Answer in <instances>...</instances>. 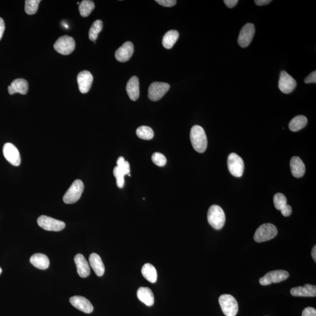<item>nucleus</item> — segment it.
<instances>
[{"instance_id":"nucleus-28","label":"nucleus","mask_w":316,"mask_h":316,"mask_svg":"<svg viewBox=\"0 0 316 316\" xmlns=\"http://www.w3.org/2000/svg\"><path fill=\"white\" fill-rule=\"evenodd\" d=\"M95 7V4L93 1L84 0L79 4V11L81 16L87 17L91 14Z\"/></svg>"},{"instance_id":"nucleus-24","label":"nucleus","mask_w":316,"mask_h":316,"mask_svg":"<svg viewBox=\"0 0 316 316\" xmlns=\"http://www.w3.org/2000/svg\"><path fill=\"white\" fill-rule=\"evenodd\" d=\"M30 262L35 268L41 270H46L50 264L48 257L42 253L34 254L31 257Z\"/></svg>"},{"instance_id":"nucleus-44","label":"nucleus","mask_w":316,"mask_h":316,"mask_svg":"<svg viewBox=\"0 0 316 316\" xmlns=\"http://www.w3.org/2000/svg\"><path fill=\"white\" fill-rule=\"evenodd\" d=\"M2 273V269L0 268V274H1Z\"/></svg>"},{"instance_id":"nucleus-18","label":"nucleus","mask_w":316,"mask_h":316,"mask_svg":"<svg viewBox=\"0 0 316 316\" xmlns=\"http://www.w3.org/2000/svg\"><path fill=\"white\" fill-rule=\"evenodd\" d=\"M29 84L27 81L23 79H17L11 83V85L8 86L9 94L11 95L19 93L25 95L28 93Z\"/></svg>"},{"instance_id":"nucleus-9","label":"nucleus","mask_w":316,"mask_h":316,"mask_svg":"<svg viewBox=\"0 0 316 316\" xmlns=\"http://www.w3.org/2000/svg\"><path fill=\"white\" fill-rule=\"evenodd\" d=\"M289 276V274L284 270H276L271 271L259 279L260 284L267 286L272 283H279L284 281Z\"/></svg>"},{"instance_id":"nucleus-23","label":"nucleus","mask_w":316,"mask_h":316,"mask_svg":"<svg viewBox=\"0 0 316 316\" xmlns=\"http://www.w3.org/2000/svg\"><path fill=\"white\" fill-rule=\"evenodd\" d=\"M137 297L141 302L147 306H152L154 304V295L148 288H139L137 291Z\"/></svg>"},{"instance_id":"nucleus-13","label":"nucleus","mask_w":316,"mask_h":316,"mask_svg":"<svg viewBox=\"0 0 316 316\" xmlns=\"http://www.w3.org/2000/svg\"><path fill=\"white\" fill-rule=\"evenodd\" d=\"M296 81L291 75L285 71H282L280 73L278 86L282 93H292L296 88Z\"/></svg>"},{"instance_id":"nucleus-37","label":"nucleus","mask_w":316,"mask_h":316,"mask_svg":"<svg viewBox=\"0 0 316 316\" xmlns=\"http://www.w3.org/2000/svg\"><path fill=\"white\" fill-rule=\"evenodd\" d=\"M305 83L306 84H316V72L314 71L308 76H307L305 79Z\"/></svg>"},{"instance_id":"nucleus-38","label":"nucleus","mask_w":316,"mask_h":316,"mask_svg":"<svg viewBox=\"0 0 316 316\" xmlns=\"http://www.w3.org/2000/svg\"><path fill=\"white\" fill-rule=\"evenodd\" d=\"M302 316H316V310L311 307H309L304 310Z\"/></svg>"},{"instance_id":"nucleus-34","label":"nucleus","mask_w":316,"mask_h":316,"mask_svg":"<svg viewBox=\"0 0 316 316\" xmlns=\"http://www.w3.org/2000/svg\"><path fill=\"white\" fill-rule=\"evenodd\" d=\"M152 160L153 163L158 167H164L167 164V158L161 153L155 152L152 156Z\"/></svg>"},{"instance_id":"nucleus-14","label":"nucleus","mask_w":316,"mask_h":316,"mask_svg":"<svg viewBox=\"0 0 316 316\" xmlns=\"http://www.w3.org/2000/svg\"><path fill=\"white\" fill-rule=\"evenodd\" d=\"M77 81H78L80 91L82 93H87L92 85L93 76L88 71H82L79 73Z\"/></svg>"},{"instance_id":"nucleus-21","label":"nucleus","mask_w":316,"mask_h":316,"mask_svg":"<svg viewBox=\"0 0 316 316\" xmlns=\"http://www.w3.org/2000/svg\"><path fill=\"white\" fill-rule=\"evenodd\" d=\"M290 167L292 175L295 178H299L305 173V165L302 159L298 156H294L290 162Z\"/></svg>"},{"instance_id":"nucleus-10","label":"nucleus","mask_w":316,"mask_h":316,"mask_svg":"<svg viewBox=\"0 0 316 316\" xmlns=\"http://www.w3.org/2000/svg\"><path fill=\"white\" fill-rule=\"evenodd\" d=\"M169 88L170 85L167 83L153 82L149 87V99L151 101H158L168 92Z\"/></svg>"},{"instance_id":"nucleus-16","label":"nucleus","mask_w":316,"mask_h":316,"mask_svg":"<svg viewBox=\"0 0 316 316\" xmlns=\"http://www.w3.org/2000/svg\"><path fill=\"white\" fill-rule=\"evenodd\" d=\"M134 45L131 42H126L120 47L115 54L116 60L120 63H126L131 58L134 53Z\"/></svg>"},{"instance_id":"nucleus-27","label":"nucleus","mask_w":316,"mask_h":316,"mask_svg":"<svg viewBox=\"0 0 316 316\" xmlns=\"http://www.w3.org/2000/svg\"><path fill=\"white\" fill-rule=\"evenodd\" d=\"M307 124H308V119L305 116H297L291 121L289 127L291 131L297 132L305 128Z\"/></svg>"},{"instance_id":"nucleus-7","label":"nucleus","mask_w":316,"mask_h":316,"mask_svg":"<svg viewBox=\"0 0 316 316\" xmlns=\"http://www.w3.org/2000/svg\"><path fill=\"white\" fill-rule=\"evenodd\" d=\"M37 223L41 228L47 231L60 232L65 227V223L63 221L46 215H41L38 218Z\"/></svg>"},{"instance_id":"nucleus-5","label":"nucleus","mask_w":316,"mask_h":316,"mask_svg":"<svg viewBox=\"0 0 316 316\" xmlns=\"http://www.w3.org/2000/svg\"><path fill=\"white\" fill-rule=\"evenodd\" d=\"M84 190V183L81 180H76L64 194L63 197L64 202L66 204H73L78 202L81 197Z\"/></svg>"},{"instance_id":"nucleus-39","label":"nucleus","mask_w":316,"mask_h":316,"mask_svg":"<svg viewBox=\"0 0 316 316\" xmlns=\"http://www.w3.org/2000/svg\"><path fill=\"white\" fill-rule=\"evenodd\" d=\"M280 211H281L283 216L289 217L292 214V209L290 205H286V206H285Z\"/></svg>"},{"instance_id":"nucleus-32","label":"nucleus","mask_w":316,"mask_h":316,"mask_svg":"<svg viewBox=\"0 0 316 316\" xmlns=\"http://www.w3.org/2000/svg\"><path fill=\"white\" fill-rule=\"evenodd\" d=\"M274 206L278 211L281 210L287 205V199L284 194L277 193L274 197Z\"/></svg>"},{"instance_id":"nucleus-43","label":"nucleus","mask_w":316,"mask_h":316,"mask_svg":"<svg viewBox=\"0 0 316 316\" xmlns=\"http://www.w3.org/2000/svg\"><path fill=\"white\" fill-rule=\"evenodd\" d=\"M312 256L313 259H314L315 262H316V246H315L314 248H313L312 252Z\"/></svg>"},{"instance_id":"nucleus-17","label":"nucleus","mask_w":316,"mask_h":316,"mask_svg":"<svg viewBox=\"0 0 316 316\" xmlns=\"http://www.w3.org/2000/svg\"><path fill=\"white\" fill-rule=\"evenodd\" d=\"M79 275L82 277H87L90 274V269L87 260L82 254L79 253L74 258Z\"/></svg>"},{"instance_id":"nucleus-8","label":"nucleus","mask_w":316,"mask_h":316,"mask_svg":"<svg viewBox=\"0 0 316 316\" xmlns=\"http://www.w3.org/2000/svg\"><path fill=\"white\" fill-rule=\"evenodd\" d=\"M230 172L232 175L240 178L243 175L244 170V164L243 159L235 153L230 154L227 161Z\"/></svg>"},{"instance_id":"nucleus-3","label":"nucleus","mask_w":316,"mask_h":316,"mask_svg":"<svg viewBox=\"0 0 316 316\" xmlns=\"http://www.w3.org/2000/svg\"><path fill=\"white\" fill-rule=\"evenodd\" d=\"M277 234V230L273 224L266 223L262 224L256 230L254 234V240L257 243H263L272 240Z\"/></svg>"},{"instance_id":"nucleus-12","label":"nucleus","mask_w":316,"mask_h":316,"mask_svg":"<svg viewBox=\"0 0 316 316\" xmlns=\"http://www.w3.org/2000/svg\"><path fill=\"white\" fill-rule=\"evenodd\" d=\"M3 154L9 163L15 167H19L21 164V156L19 150L11 143H6L3 147Z\"/></svg>"},{"instance_id":"nucleus-22","label":"nucleus","mask_w":316,"mask_h":316,"mask_svg":"<svg viewBox=\"0 0 316 316\" xmlns=\"http://www.w3.org/2000/svg\"><path fill=\"white\" fill-rule=\"evenodd\" d=\"M89 263L97 276H102L105 274V267L101 257L96 253H91L89 257Z\"/></svg>"},{"instance_id":"nucleus-35","label":"nucleus","mask_w":316,"mask_h":316,"mask_svg":"<svg viewBox=\"0 0 316 316\" xmlns=\"http://www.w3.org/2000/svg\"><path fill=\"white\" fill-rule=\"evenodd\" d=\"M117 167H119L121 169H122L124 172H125L126 175H128L131 176L130 175V165L128 163V162H127L125 160V158L123 156H120V157L118 159L117 162Z\"/></svg>"},{"instance_id":"nucleus-11","label":"nucleus","mask_w":316,"mask_h":316,"mask_svg":"<svg viewBox=\"0 0 316 316\" xmlns=\"http://www.w3.org/2000/svg\"><path fill=\"white\" fill-rule=\"evenodd\" d=\"M255 28L253 23H248L245 25L239 34L238 43L241 48L249 46L255 35Z\"/></svg>"},{"instance_id":"nucleus-41","label":"nucleus","mask_w":316,"mask_h":316,"mask_svg":"<svg viewBox=\"0 0 316 316\" xmlns=\"http://www.w3.org/2000/svg\"><path fill=\"white\" fill-rule=\"evenodd\" d=\"M5 30V23L2 18L0 17V40H1Z\"/></svg>"},{"instance_id":"nucleus-19","label":"nucleus","mask_w":316,"mask_h":316,"mask_svg":"<svg viewBox=\"0 0 316 316\" xmlns=\"http://www.w3.org/2000/svg\"><path fill=\"white\" fill-rule=\"evenodd\" d=\"M126 92L129 99L136 101L140 96V82L137 76H132L126 84Z\"/></svg>"},{"instance_id":"nucleus-30","label":"nucleus","mask_w":316,"mask_h":316,"mask_svg":"<svg viewBox=\"0 0 316 316\" xmlns=\"http://www.w3.org/2000/svg\"><path fill=\"white\" fill-rule=\"evenodd\" d=\"M137 135L142 140H150L154 136L153 129L149 126H141L137 129Z\"/></svg>"},{"instance_id":"nucleus-40","label":"nucleus","mask_w":316,"mask_h":316,"mask_svg":"<svg viewBox=\"0 0 316 316\" xmlns=\"http://www.w3.org/2000/svg\"><path fill=\"white\" fill-rule=\"evenodd\" d=\"M238 2V0H225V1H224L227 7L230 8L234 7L237 5Z\"/></svg>"},{"instance_id":"nucleus-1","label":"nucleus","mask_w":316,"mask_h":316,"mask_svg":"<svg viewBox=\"0 0 316 316\" xmlns=\"http://www.w3.org/2000/svg\"><path fill=\"white\" fill-rule=\"evenodd\" d=\"M190 137L194 150L199 153L205 152L208 147V139L202 127L199 126L192 127Z\"/></svg>"},{"instance_id":"nucleus-15","label":"nucleus","mask_w":316,"mask_h":316,"mask_svg":"<svg viewBox=\"0 0 316 316\" xmlns=\"http://www.w3.org/2000/svg\"><path fill=\"white\" fill-rule=\"evenodd\" d=\"M69 302L71 305L75 307V308L85 313V314H89L93 311L94 308L92 304L84 297L73 296L70 298Z\"/></svg>"},{"instance_id":"nucleus-4","label":"nucleus","mask_w":316,"mask_h":316,"mask_svg":"<svg viewBox=\"0 0 316 316\" xmlns=\"http://www.w3.org/2000/svg\"><path fill=\"white\" fill-rule=\"evenodd\" d=\"M219 303L223 314L226 316H235L238 314L237 301L232 295L224 294L219 297Z\"/></svg>"},{"instance_id":"nucleus-33","label":"nucleus","mask_w":316,"mask_h":316,"mask_svg":"<svg viewBox=\"0 0 316 316\" xmlns=\"http://www.w3.org/2000/svg\"><path fill=\"white\" fill-rule=\"evenodd\" d=\"M113 174L116 178L117 185L119 188H123L125 185V176L126 173L119 167L114 168Z\"/></svg>"},{"instance_id":"nucleus-29","label":"nucleus","mask_w":316,"mask_h":316,"mask_svg":"<svg viewBox=\"0 0 316 316\" xmlns=\"http://www.w3.org/2000/svg\"><path fill=\"white\" fill-rule=\"evenodd\" d=\"M103 29V22L101 20H96L93 23L88 32V37L91 41L96 42L97 37Z\"/></svg>"},{"instance_id":"nucleus-26","label":"nucleus","mask_w":316,"mask_h":316,"mask_svg":"<svg viewBox=\"0 0 316 316\" xmlns=\"http://www.w3.org/2000/svg\"><path fill=\"white\" fill-rule=\"evenodd\" d=\"M179 32L176 30H170L165 34L162 40V44L164 48L170 49L175 45L178 40Z\"/></svg>"},{"instance_id":"nucleus-42","label":"nucleus","mask_w":316,"mask_h":316,"mask_svg":"<svg viewBox=\"0 0 316 316\" xmlns=\"http://www.w3.org/2000/svg\"><path fill=\"white\" fill-rule=\"evenodd\" d=\"M271 0H255V2L257 5L263 6L270 4Z\"/></svg>"},{"instance_id":"nucleus-36","label":"nucleus","mask_w":316,"mask_h":316,"mask_svg":"<svg viewBox=\"0 0 316 316\" xmlns=\"http://www.w3.org/2000/svg\"><path fill=\"white\" fill-rule=\"evenodd\" d=\"M155 1L159 4L166 7H173L177 2L176 0H156Z\"/></svg>"},{"instance_id":"nucleus-25","label":"nucleus","mask_w":316,"mask_h":316,"mask_svg":"<svg viewBox=\"0 0 316 316\" xmlns=\"http://www.w3.org/2000/svg\"><path fill=\"white\" fill-rule=\"evenodd\" d=\"M142 274L147 281L154 283L157 280V271L153 266L150 264H146L142 268Z\"/></svg>"},{"instance_id":"nucleus-2","label":"nucleus","mask_w":316,"mask_h":316,"mask_svg":"<svg viewBox=\"0 0 316 316\" xmlns=\"http://www.w3.org/2000/svg\"><path fill=\"white\" fill-rule=\"evenodd\" d=\"M208 220L212 228L222 229L226 222V215L222 208L218 205L211 206L209 209Z\"/></svg>"},{"instance_id":"nucleus-6","label":"nucleus","mask_w":316,"mask_h":316,"mask_svg":"<svg viewBox=\"0 0 316 316\" xmlns=\"http://www.w3.org/2000/svg\"><path fill=\"white\" fill-rule=\"evenodd\" d=\"M75 41L72 37L64 35L56 41L54 47L56 51L63 55H70L75 49Z\"/></svg>"},{"instance_id":"nucleus-20","label":"nucleus","mask_w":316,"mask_h":316,"mask_svg":"<svg viewBox=\"0 0 316 316\" xmlns=\"http://www.w3.org/2000/svg\"><path fill=\"white\" fill-rule=\"evenodd\" d=\"M291 294L294 296L315 297L316 296V286L306 284L304 286L292 288Z\"/></svg>"},{"instance_id":"nucleus-31","label":"nucleus","mask_w":316,"mask_h":316,"mask_svg":"<svg viewBox=\"0 0 316 316\" xmlns=\"http://www.w3.org/2000/svg\"><path fill=\"white\" fill-rule=\"evenodd\" d=\"M40 0H26L25 2V11L26 14L33 15L37 13Z\"/></svg>"}]
</instances>
